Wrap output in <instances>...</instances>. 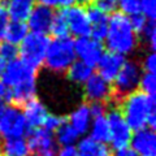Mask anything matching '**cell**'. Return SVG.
Listing matches in <instances>:
<instances>
[{
  "label": "cell",
  "mask_w": 156,
  "mask_h": 156,
  "mask_svg": "<svg viewBox=\"0 0 156 156\" xmlns=\"http://www.w3.org/2000/svg\"><path fill=\"white\" fill-rule=\"evenodd\" d=\"M65 18L68 31L78 38H85L90 35V22L87 17V11L82 5H70L60 9Z\"/></svg>",
  "instance_id": "30bf717a"
},
{
  "label": "cell",
  "mask_w": 156,
  "mask_h": 156,
  "mask_svg": "<svg viewBox=\"0 0 156 156\" xmlns=\"http://www.w3.org/2000/svg\"><path fill=\"white\" fill-rule=\"evenodd\" d=\"M5 107H7V104L4 103L3 100H0V116L3 115V112H4V109H5Z\"/></svg>",
  "instance_id": "60d3db41"
},
{
  "label": "cell",
  "mask_w": 156,
  "mask_h": 156,
  "mask_svg": "<svg viewBox=\"0 0 156 156\" xmlns=\"http://www.w3.org/2000/svg\"><path fill=\"white\" fill-rule=\"evenodd\" d=\"M139 86H140V91L144 92L146 95L155 98V92H156V78L155 74L152 73H144L140 77L139 81Z\"/></svg>",
  "instance_id": "4316f807"
},
{
  "label": "cell",
  "mask_w": 156,
  "mask_h": 156,
  "mask_svg": "<svg viewBox=\"0 0 156 156\" xmlns=\"http://www.w3.org/2000/svg\"><path fill=\"white\" fill-rule=\"evenodd\" d=\"M125 64V57L122 55L115 52H104L101 58L98 62V68H99V74L104 81L108 83L115 81V78L119 74L121 68Z\"/></svg>",
  "instance_id": "9a60e30c"
},
{
  "label": "cell",
  "mask_w": 156,
  "mask_h": 156,
  "mask_svg": "<svg viewBox=\"0 0 156 156\" xmlns=\"http://www.w3.org/2000/svg\"><path fill=\"white\" fill-rule=\"evenodd\" d=\"M5 95H7V89H5V86L3 85V82L0 81V100L5 99Z\"/></svg>",
  "instance_id": "74e56055"
},
{
  "label": "cell",
  "mask_w": 156,
  "mask_h": 156,
  "mask_svg": "<svg viewBox=\"0 0 156 156\" xmlns=\"http://www.w3.org/2000/svg\"><path fill=\"white\" fill-rule=\"evenodd\" d=\"M29 146L25 138L4 139L0 144V156H27Z\"/></svg>",
  "instance_id": "ffe728a7"
},
{
  "label": "cell",
  "mask_w": 156,
  "mask_h": 156,
  "mask_svg": "<svg viewBox=\"0 0 156 156\" xmlns=\"http://www.w3.org/2000/svg\"><path fill=\"white\" fill-rule=\"evenodd\" d=\"M90 128V138L92 140L103 144L109 142V128L105 115L94 117V121L91 122Z\"/></svg>",
  "instance_id": "603a6c76"
},
{
  "label": "cell",
  "mask_w": 156,
  "mask_h": 156,
  "mask_svg": "<svg viewBox=\"0 0 156 156\" xmlns=\"http://www.w3.org/2000/svg\"><path fill=\"white\" fill-rule=\"evenodd\" d=\"M105 43L111 52L122 56L135 50L138 44V37L130 25L129 16L122 12H115L108 17Z\"/></svg>",
  "instance_id": "7a4b0ae2"
},
{
  "label": "cell",
  "mask_w": 156,
  "mask_h": 156,
  "mask_svg": "<svg viewBox=\"0 0 156 156\" xmlns=\"http://www.w3.org/2000/svg\"><path fill=\"white\" fill-rule=\"evenodd\" d=\"M29 131V126L20 107L7 104L3 115L0 116V135L4 139L23 138Z\"/></svg>",
  "instance_id": "8992f818"
},
{
  "label": "cell",
  "mask_w": 156,
  "mask_h": 156,
  "mask_svg": "<svg viewBox=\"0 0 156 156\" xmlns=\"http://www.w3.org/2000/svg\"><path fill=\"white\" fill-rule=\"evenodd\" d=\"M65 121H66L65 117L56 116V115H48L46 121H44V125H43V129L52 133V131H56Z\"/></svg>",
  "instance_id": "f546056e"
},
{
  "label": "cell",
  "mask_w": 156,
  "mask_h": 156,
  "mask_svg": "<svg viewBox=\"0 0 156 156\" xmlns=\"http://www.w3.org/2000/svg\"><path fill=\"white\" fill-rule=\"evenodd\" d=\"M26 142L33 156H57L58 148L55 138L43 128L30 130Z\"/></svg>",
  "instance_id": "9c48e42d"
},
{
  "label": "cell",
  "mask_w": 156,
  "mask_h": 156,
  "mask_svg": "<svg viewBox=\"0 0 156 156\" xmlns=\"http://www.w3.org/2000/svg\"><path fill=\"white\" fill-rule=\"evenodd\" d=\"M87 17L90 22V35L96 41H104L108 30V16L101 11H99L94 5H89L87 9Z\"/></svg>",
  "instance_id": "e0dca14e"
},
{
  "label": "cell",
  "mask_w": 156,
  "mask_h": 156,
  "mask_svg": "<svg viewBox=\"0 0 156 156\" xmlns=\"http://www.w3.org/2000/svg\"><path fill=\"white\" fill-rule=\"evenodd\" d=\"M111 156H138L131 148H121V150H116V152Z\"/></svg>",
  "instance_id": "8d00e7d4"
},
{
  "label": "cell",
  "mask_w": 156,
  "mask_h": 156,
  "mask_svg": "<svg viewBox=\"0 0 156 156\" xmlns=\"http://www.w3.org/2000/svg\"><path fill=\"white\" fill-rule=\"evenodd\" d=\"M78 138H80L78 133L66 121L56 130L55 140L57 144H61L62 147H74V144L78 142Z\"/></svg>",
  "instance_id": "d4e9b609"
},
{
  "label": "cell",
  "mask_w": 156,
  "mask_h": 156,
  "mask_svg": "<svg viewBox=\"0 0 156 156\" xmlns=\"http://www.w3.org/2000/svg\"><path fill=\"white\" fill-rule=\"evenodd\" d=\"M129 20H130V25L133 27V30L135 31L136 35H140V33L143 31V29L146 26V23H147L148 20L146 18L142 13H135V14H131L129 16Z\"/></svg>",
  "instance_id": "4dcf8cb0"
},
{
  "label": "cell",
  "mask_w": 156,
  "mask_h": 156,
  "mask_svg": "<svg viewBox=\"0 0 156 156\" xmlns=\"http://www.w3.org/2000/svg\"><path fill=\"white\" fill-rule=\"evenodd\" d=\"M68 124L77 131L78 135L85 134L90 129V125H91V112H90L89 104L83 103L77 109L73 111L69 116V122Z\"/></svg>",
  "instance_id": "ac0fdd59"
},
{
  "label": "cell",
  "mask_w": 156,
  "mask_h": 156,
  "mask_svg": "<svg viewBox=\"0 0 156 156\" xmlns=\"http://www.w3.org/2000/svg\"><path fill=\"white\" fill-rule=\"evenodd\" d=\"M77 154L78 156H111V151L107 144L92 140L90 136L83 138L78 143Z\"/></svg>",
  "instance_id": "44dd1931"
},
{
  "label": "cell",
  "mask_w": 156,
  "mask_h": 156,
  "mask_svg": "<svg viewBox=\"0 0 156 156\" xmlns=\"http://www.w3.org/2000/svg\"><path fill=\"white\" fill-rule=\"evenodd\" d=\"M76 57L74 41L70 37L55 38L50 41L43 64L53 73H65L76 61Z\"/></svg>",
  "instance_id": "3957f363"
},
{
  "label": "cell",
  "mask_w": 156,
  "mask_h": 156,
  "mask_svg": "<svg viewBox=\"0 0 156 156\" xmlns=\"http://www.w3.org/2000/svg\"><path fill=\"white\" fill-rule=\"evenodd\" d=\"M94 2H95V4H92V5L105 14L115 13L117 11V8H119L117 0H94Z\"/></svg>",
  "instance_id": "1f68e13d"
},
{
  "label": "cell",
  "mask_w": 156,
  "mask_h": 156,
  "mask_svg": "<svg viewBox=\"0 0 156 156\" xmlns=\"http://www.w3.org/2000/svg\"><path fill=\"white\" fill-rule=\"evenodd\" d=\"M143 69L146 73H152L155 74L156 70V56L154 52H150L147 56H146L144 61H143Z\"/></svg>",
  "instance_id": "e575fe53"
},
{
  "label": "cell",
  "mask_w": 156,
  "mask_h": 156,
  "mask_svg": "<svg viewBox=\"0 0 156 156\" xmlns=\"http://www.w3.org/2000/svg\"><path fill=\"white\" fill-rule=\"evenodd\" d=\"M35 0H8L7 13L12 21L25 22L30 16Z\"/></svg>",
  "instance_id": "d6986e66"
},
{
  "label": "cell",
  "mask_w": 156,
  "mask_h": 156,
  "mask_svg": "<svg viewBox=\"0 0 156 156\" xmlns=\"http://www.w3.org/2000/svg\"><path fill=\"white\" fill-rule=\"evenodd\" d=\"M27 30L29 29H27L25 22L9 21L8 27L5 30V35H4V39H5V42L11 43V44H13V46L21 44V42L29 34Z\"/></svg>",
  "instance_id": "cb8c5ba5"
},
{
  "label": "cell",
  "mask_w": 156,
  "mask_h": 156,
  "mask_svg": "<svg viewBox=\"0 0 156 156\" xmlns=\"http://www.w3.org/2000/svg\"><path fill=\"white\" fill-rule=\"evenodd\" d=\"M55 12L51 8L44 5H37L33 8L30 16L27 18V29L35 34H46L50 33Z\"/></svg>",
  "instance_id": "4fadbf2b"
},
{
  "label": "cell",
  "mask_w": 156,
  "mask_h": 156,
  "mask_svg": "<svg viewBox=\"0 0 156 156\" xmlns=\"http://www.w3.org/2000/svg\"><path fill=\"white\" fill-rule=\"evenodd\" d=\"M74 2H78V4L80 5H91L92 3H94V0H74Z\"/></svg>",
  "instance_id": "f35d334b"
},
{
  "label": "cell",
  "mask_w": 156,
  "mask_h": 156,
  "mask_svg": "<svg viewBox=\"0 0 156 156\" xmlns=\"http://www.w3.org/2000/svg\"><path fill=\"white\" fill-rule=\"evenodd\" d=\"M50 33H52V35L55 38L68 37V34H69V31H68L66 22H65V18H64V16H62L61 11H58L57 13H55V17H53Z\"/></svg>",
  "instance_id": "484cf974"
},
{
  "label": "cell",
  "mask_w": 156,
  "mask_h": 156,
  "mask_svg": "<svg viewBox=\"0 0 156 156\" xmlns=\"http://www.w3.org/2000/svg\"><path fill=\"white\" fill-rule=\"evenodd\" d=\"M48 44H50V38L44 34L29 33L18 48L21 61L34 69H38L44 62Z\"/></svg>",
  "instance_id": "5b68a950"
},
{
  "label": "cell",
  "mask_w": 156,
  "mask_h": 156,
  "mask_svg": "<svg viewBox=\"0 0 156 156\" xmlns=\"http://www.w3.org/2000/svg\"><path fill=\"white\" fill-rule=\"evenodd\" d=\"M83 94H85V99L87 100L89 104L91 103L107 104L111 103L112 87L100 76L92 74L85 83Z\"/></svg>",
  "instance_id": "7c38bea8"
},
{
  "label": "cell",
  "mask_w": 156,
  "mask_h": 156,
  "mask_svg": "<svg viewBox=\"0 0 156 156\" xmlns=\"http://www.w3.org/2000/svg\"><path fill=\"white\" fill-rule=\"evenodd\" d=\"M140 77H142L140 66L134 61H125L113 81L115 85L112 87L111 103H115L116 107H119L126 96L136 90V87L139 86Z\"/></svg>",
  "instance_id": "277c9868"
},
{
  "label": "cell",
  "mask_w": 156,
  "mask_h": 156,
  "mask_svg": "<svg viewBox=\"0 0 156 156\" xmlns=\"http://www.w3.org/2000/svg\"><path fill=\"white\" fill-rule=\"evenodd\" d=\"M5 66H7V62L4 61L2 57H0V77H2V74H3L4 69H5Z\"/></svg>",
  "instance_id": "ab89813d"
},
{
  "label": "cell",
  "mask_w": 156,
  "mask_h": 156,
  "mask_svg": "<svg viewBox=\"0 0 156 156\" xmlns=\"http://www.w3.org/2000/svg\"><path fill=\"white\" fill-rule=\"evenodd\" d=\"M105 117L109 128V142L112 147L115 150L126 148L130 144L133 133H131L129 125L126 124V121L124 120L120 109L115 107L108 112V116Z\"/></svg>",
  "instance_id": "52a82bcc"
},
{
  "label": "cell",
  "mask_w": 156,
  "mask_h": 156,
  "mask_svg": "<svg viewBox=\"0 0 156 156\" xmlns=\"http://www.w3.org/2000/svg\"><path fill=\"white\" fill-rule=\"evenodd\" d=\"M74 52L76 56L81 58L80 61L94 68L95 65H98V62L103 56L104 46L101 42L91 37L78 38L77 42H74Z\"/></svg>",
  "instance_id": "8fae6325"
},
{
  "label": "cell",
  "mask_w": 156,
  "mask_h": 156,
  "mask_svg": "<svg viewBox=\"0 0 156 156\" xmlns=\"http://www.w3.org/2000/svg\"><path fill=\"white\" fill-rule=\"evenodd\" d=\"M22 113H23L25 121L29 126V130L43 128L47 116L50 115L47 112L44 104H43L41 100H38L37 98H33L31 100H29L27 103L23 104Z\"/></svg>",
  "instance_id": "2e32d148"
},
{
  "label": "cell",
  "mask_w": 156,
  "mask_h": 156,
  "mask_svg": "<svg viewBox=\"0 0 156 156\" xmlns=\"http://www.w3.org/2000/svg\"><path fill=\"white\" fill-rule=\"evenodd\" d=\"M18 56V48L17 46H13L8 42H4L0 44V57L7 62H12L14 60H17Z\"/></svg>",
  "instance_id": "f1b7e54d"
},
{
  "label": "cell",
  "mask_w": 156,
  "mask_h": 156,
  "mask_svg": "<svg viewBox=\"0 0 156 156\" xmlns=\"http://www.w3.org/2000/svg\"><path fill=\"white\" fill-rule=\"evenodd\" d=\"M126 124L131 130L144 128L155 129L156 126V103L155 98L135 90L128 95L117 107Z\"/></svg>",
  "instance_id": "6da1fadb"
},
{
  "label": "cell",
  "mask_w": 156,
  "mask_h": 156,
  "mask_svg": "<svg viewBox=\"0 0 156 156\" xmlns=\"http://www.w3.org/2000/svg\"><path fill=\"white\" fill-rule=\"evenodd\" d=\"M140 35L146 39L147 44L151 48V52H154L156 50V26H155L154 20H148L143 29V31L140 33Z\"/></svg>",
  "instance_id": "83f0119b"
},
{
  "label": "cell",
  "mask_w": 156,
  "mask_h": 156,
  "mask_svg": "<svg viewBox=\"0 0 156 156\" xmlns=\"http://www.w3.org/2000/svg\"><path fill=\"white\" fill-rule=\"evenodd\" d=\"M131 150L138 156L156 155V136L152 129L144 128L136 130L130 139Z\"/></svg>",
  "instance_id": "5bb4252c"
},
{
  "label": "cell",
  "mask_w": 156,
  "mask_h": 156,
  "mask_svg": "<svg viewBox=\"0 0 156 156\" xmlns=\"http://www.w3.org/2000/svg\"><path fill=\"white\" fill-rule=\"evenodd\" d=\"M9 16L7 13V9L5 7L0 5V41L4 39V35H5V30L8 27V23H9Z\"/></svg>",
  "instance_id": "836d02e7"
},
{
  "label": "cell",
  "mask_w": 156,
  "mask_h": 156,
  "mask_svg": "<svg viewBox=\"0 0 156 156\" xmlns=\"http://www.w3.org/2000/svg\"><path fill=\"white\" fill-rule=\"evenodd\" d=\"M57 156H78V154L74 147H62L57 152Z\"/></svg>",
  "instance_id": "d590c367"
},
{
  "label": "cell",
  "mask_w": 156,
  "mask_h": 156,
  "mask_svg": "<svg viewBox=\"0 0 156 156\" xmlns=\"http://www.w3.org/2000/svg\"><path fill=\"white\" fill-rule=\"evenodd\" d=\"M66 77L70 82L76 85H85L87 80L94 74V68L89 66L82 61H74L73 64L68 68Z\"/></svg>",
  "instance_id": "7402d4cb"
},
{
  "label": "cell",
  "mask_w": 156,
  "mask_h": 156,
  "mask_svg": "<svg viewBox=\"0 0 156 156\" xmlns=\"http://www.w3.org/2000/svg\"><path fill=\"white\" fill-rule=\"evenodd\" d=\"M39 3V5H44L48 8H60V9H64L73 5L74 0H37Z\"/></svg>",
  "instance_id": "d6a6232c"
},
{
  "label": "cell",
  "mask_w": 156,
  "mask_h": 156,
  "mask_svg": "<svg viewBox=\"0 0 156 156\" xmlns=\"http://www.w3.org/2000/svg\"><path fill=\"white\" fill-rule=\"evenodd\" d=\"M37 81V69L26 65L21 60H14L8 62L5 69L2 74V82L5 86V89L20 86L27 82Z\"/></svg>",
  "instance_id": "ba28073f"
}]
</instances>
